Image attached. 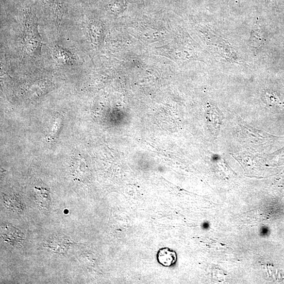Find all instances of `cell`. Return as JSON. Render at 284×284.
<instances>
[{"label":"cell","instance_id":"obj_6","mask_svg":"<svg viewBox=\"0 0 284 284\" xmlns=\"http://www.w3.org/2000/svg\"><path fill=\"white\" fill-rule=\"evenodd\" d=\"M54 53L56 59L63 64L69 65L73 61L71 53L61 48L56 47Z\"/></svg>","mask_w":284,"mask_h":284},{"label":"cell","instance_id":"obj_1","mask_svg":"<svg viewBox=\"0 0 284 284\" xmlns=\"http://www.w3.org/2000/svg\"><path fill=\"white\" fill-rule=\"evenodd\" d=\"M1 235L6 243L15 247L21 244L24 240L23 234L16 227L10 225L2 227Z\"/></svg>","mask_w":284,"mask_h":284},{"label":"cell","instance_id":"obj_5","mask_svg":"<svg viewBox=\"0 0 284 284\" xmlns=\"http://www.w3.org/2000/svg\"><path fill=\"white\" fill-rule=\"evenodd\" d=\"M72 168L75 175H77L79 180H83L84 176L86 173V164L83 159L77 156L74 157L72 161Z\"/></svg>","mask_w":284,"mask_h":284},{"label":"cell","instance_id":"obj_8","mask_svg":"<svg viewBox=\"0 0 284 284\" xmlns=\"http://www.w3.org/2000/svg\"><path fill=\"white\" fill-rule=\"evenodd\" d=\"M267 229L265 228V227H263V228H262L261 229V235H265L267 234Z\"/></svg>","mask_w":284,"mask_h":284},{"label":"cell","instance_id":"obj_7","mask_svg":"<svg viewBox=\"0 0 284 284\" xmlns=\"http://www.w3.org/2000/svg\"><path fill=\"white\" fill-rule=\"evenodd\" d=\"M35 191L40 205L48 207L50 201V193L48 189L46 188L36 186L35 187Z\"/></svg>","mask_w":284,"mask_h":284},{"label":"cell","instance_id":"obj_4","mask_svg":"<svg viewBox=\"0 0 284 284\" xmlns=\"http://www.w3.org/2000/svg\"><path fill=\"white\" fill-rule=\"evenodd\" d=\"M265 36L260 25L256 23L251 30L250 45L255 49H260L264 44Z\"/></svg>","mask_w":284,"mask_h":284},{"label":"cell","instance_id":"obj_2","mask_svg":"<svg viewBox=\"0 0 284 284\" xmlns=\"http://www.w3.org/2000/svg\"><path fill=\"white\" fill-rule=\"evenodd\" d=\"M63 125V117L58 114L50 121L47 130V140L49 142L54 141L58 136Z\"/></svg>","mask_w":284,"mask_h":284},{"label":"cell","instance_id":"obj_3","mask_svg":"<svg viewBox=\"0 0 284 284\" xmlns=\"http://www.w3.org/2000/svg\"><path fill=\"white\" fill-rule=\"evenodd\" d=\"M157 259L164 267H169L174 264L177 261L176 252L168 248L161 249L158 251Z\"/></svg>","mask_w":284,"mask_h":284}]
</instances>
